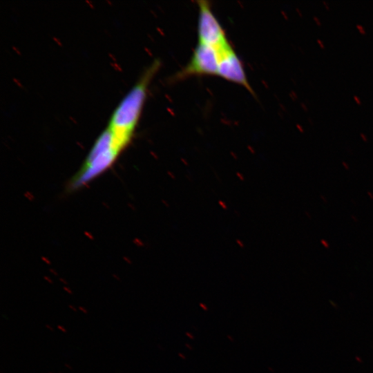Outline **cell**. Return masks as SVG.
I'll return each mask as SVG.
<instances>
[{
  "label": "cell",
  "mask_w": 373,
  "mask_h": 373,
  "mask_svg": "<svg viewBox=\"0 0 373 373\" xmlns=\"http://www.w3.org/2000/svg\"><path fill=\"white\" fill-rule=\"evenodd\" d=\"M316 41L318 44V45L320 46L321 48H323L325 47V44L323 43V41L321 39L318 38L316 39Z\"/></svg>",
  "instance_id": "7"
},
{
  "label": "cell",
  "mask_w": 373,
  "mask_h": 373,
  "mask_svg": "<svg viewBox=\"0 0 373 373\" xmlns=\"http://www.w3.org/2000/svg\"><path fill=\"white\" fill-rule=\"evenodd\" d=\"M217 76L245 87L254 93L247 79L243 64L231 46L220 50Z\"/></svg>",
  "instance_id": "4"
},
{
  "label": "cell",
  "mask_w": 373,
  "mask_h": 373,
  "mask_svg": "<svg viewBox=\"0 0 373 373\" xmlns=\"http://www.w3.org/2000/svg\"><path fill=\"white\" fill-rule=\"evenodd\" d=\"M296 126L300 130V131L301 132L304 131V128L300 124H297Z\"/></svg>",
  "instance_id": "12"
},
{
  "label": "cell",
  "mask_w": 373,
  "mask_h": 373,
  "mask_svg": "<svg viewBox=\"0 0 373 373\" xmlns=\"http://www.w3.org/2000/svg\"><path fill=\"white\" fill-rule=\"evenodd\" d=\"M323 5L325 6V7L327 10L329 9V4H328V3H327L325 0H323Z\"/></svg>",
  "instance_id": "11"
},
{
  "label": "cell",
  "mask_w": 373,
  "mask_h": 373,
  "mask_svg": "<svg viewBox=\"0 0 373 373\" xmlns=\"http://www.w3.org/2000/svg\"><path fill=\"white\" fill-rule=\"evenodd\" d=\"M360 137L362 138L363 140L364 141H367V137L366 136V135L363 133H360Z\"/></svg>",
  "instance_id": "9"
},
{
  "label": "cell",
  "mask_w": 373,
  "mask_h": 373,
  "mask_svg": "<svg viewBox=\"0 0 373 373\" xmlns=\"http://www.w3.org/2000/svg\"><path fill=\"white\" fill-rule=\"evenodd\" d=\"M353 98L358 104H361V100L359 97H358L357 95H354Z\"/></svg>",
  "instance_id": "8"
},
{
  "label": "cell",
  "mask_w": 373,
  "mask_h": 373,
  "mask_svg": "<svg viewBox=\"0 0 373 373\" xmlns=\"http://www.w3.org/2000/svg\"><path fill=\"white\" fill-rule=\"evenodd\" d=\"M197 4L198 43L213 46L218 50L229 46L226 33L213 14L210 3L207 1H198Z\"/></svg>",
  "instance_id": "2"
},
{
  "label": "cell",
  "mask_w": 373,
  "mask_h": 373,
  "mask_svg": "<svg viewBox=\"0 0 373 373\" xmlns=\"http://www.w3.org/2000/svg\"><path fill=\"white\" fill-rule=\"evenodd\" d=\"M313 19L315 21L317 25H319V26L321 25V21L317 16L314 15Z\"/></svg>",
  "instance_id": "6"
},
{
  "label": "cell",
  "mask_w": 373,
  "mask_h": 373,
  "mask_svg": "<svg viewBox=\"0 0 373 373\" xmlns=\"http://www.w3.org/2000/svg\"><path fill=\"white\" fill-rule=\"evenodd\" d=\"M307 119H308L309 122L311 124H313V123H314L313 122H314V121H313V119H312L310 117H308Z\"/></svg>",
  "instance_id": "13"
},
{
  "label": "cell",
  "mask_w": 373,
  "mask_h": 373,
  "mask_svg": "<svg viewBox=\"0 0 373 373\" xmlns=\"http://www.w3.org/2000/svg\"><path fill=\"white\" fill-rule=\"evenodd\" d=\"M342 163H343V164L344 165V166H345V168L348 169V166H347V165L345 164V162H343Z\"/></svg>",
  "instance_id": "15"
},
{
  "label": "cell",
  "mask_w": 373,
  "mask_h": 373,
  "mask_svg": "<svg viewBox=\"0 0 373 373\" xmlns=\"http://www.w3.org/2000/svg\"><path fill=\"white\" fill-rule=\"evenodd\" d=\"M356 28H357V30L359 31V32L361 34L365 35L366 33V30H365L364 26H362L361 24H360V23L356 24Z\"/></svg>",
  "instance_id": "5"
},
{
  "label": "cell",
  "mask_w": 373,
  "mask_h": 373,
  "mask_svg": "<svg viewBox=\"0 0 373 373\" xmlns=\"http://www.w3.org/2000/svg\"><path fill=\"white\" fill-rule=\"evenodd\" d=\"M296 10H297V12L299 13V15H300V16H302V13H301V12H300V10L299 8H296Z\"/></svg>",
  "instance_id": "14"
},
{
  "label": "cell",
  "mask_w": 373,
  "mask_h": 373,
  "mask_svg": "<svg viewBox=\"0 0 373 373\" xmlns=\"http://www.w3.org/2000/svg\"><path fill=\"white\" fill-rule=\"evenodd\" d=\"M160 68V61H153L122 98L112 113L107 127L126 146L131 142L137 126L149 84Z\"/></svg>",
  "instance_id": "1"
},
{
  "label": "cell",
  "mask_w": 373,
  "mask_h": 373,
  "mask_svg": "<svg viewBox=\"0 0 373 373\" xmlns=\"http://www.w3.org/2000/svg\"><path fill=\"white\" fill-rule=\"evenodd\" d=\"M300 105H301L302 108H303L305 111H308V108H307V105H306L305 103L301 102V103H300Z\"/></svg>",
  "instance_id": "10"
},
{
  "label": "cell",
  "mask_w": 373,
  "mask_h": 373,
  "mask_svg": "<svg viewBox=\"0 0 373 373\" xmlns=\"http://www.w3.org/2000/svg\"><path fill=\"white\" fill-rule=\"evenodd\" d=\"M220 50L198 43L189 63L173 77L175 81L195 75H217Z\"/></svg>",
  "instance_id": "3"
}]
</instances>
